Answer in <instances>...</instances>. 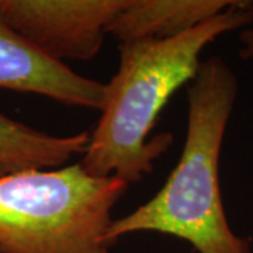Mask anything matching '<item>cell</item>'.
<instances>
[{
  "mask_svg": "<svg viewBox=\"0 0 253 253\" xmlns=\"http://www.w3.org/2000/svg\"><path fill=\"white\" fill-rule=\"evenodd\" d=\"M253 24V1L235 0L186 34L162 41L120 44L116 75L106 83L100 118L79 165L96 177L128 186L154 172L155 161L173 144L170 132L151 136L168 101L194 79L204 48L226 33Z\"/></svg>",
  "mask_w": 253,
  "mask_h": 253,
  "instance_id": "1",
  "label": "cell"
},
{
  "mask_svg": "<svg viewBox=\"0 0 253 253\" xmlns=\"http://www.w3.org/2000/svg\"><path fill=\"white\" fill-rule=\"evenodd\" d=\"M238 78L219 56L201 61L187 84V129L180 159L163 187L126 217L113 219L106 241L156 232L179 238L197 253H252L251 239L228 222L219 158L238 97Z\"/></svg>",
  "mask_w": 253,
  "mask_h": 253,
  "instance_id": "2",
  "label": "cell"
},
{
  "mask_svg": "<svg viewBox=\"0 0 253 253\" xmlns=\"http://www.w3.org/2000/svg\"><path fill=\"white\" fill-rule=\"evenodd\" d=\"M128 187L79 162L0 177V253H109L113 210Z\"/></svg>",
  "mask_w": 253,
  "mask_h": 253,
  "instance_id": "3",
  "label": "cell"
},
{
  "mask_svg": "<svg viewBox=\"0 0 253 253\" xmlns=\"http://www.w3.org/2000/svg\"><path fill=\"white\" fill-rule=\"evenodd\" d=\"M128 0H0L10 27L56 62L90 61Z\"/></svg>",
  "mask_w": 253,
  "mask_h": 253,
  "instance_id": "4",
  "label": "cell"
},
{
  "mask_svg": "<svg viewBox=\"0 0 253 253\" xmlns=\"http://www.w3.org/2000/svg\"><path fill=\"white\" fill-rule=\"evenodd\" d=\"M0 90L42 96L68 107L101 110L106 83L41 54L0 14Z\"/></svg>",
  "mask_w": 253,
  "mask_h": 253,
  "instance_id": "5",
  "label": "cell"
},
{
  "mask_svg": "<svg viewBox=\"0 0 253 253\" xmlns=\"http://www.w3.org/2000/svg\"><path fill=\"white\" fill-rule=\"evenodd\" d=\"M235 0H128L107 34L123 42L170 40L215 17Z\"/></svg>",
  "mask_w": 253,
  "mask_h": 253,
  "instance_id": "6",
  "label": "cell"
},
{
  "mask_svg": "<svg viewBox=\"0 0 253 253\" xmlns=\"http://www.w3.org/2000/svg\"><path fill=\"white\" fill-rule=\"evenodd\" d=\"M90 132L54 135L0 113V177L26 170L63 168L83 155Z\"/></svg>",
  "mask_w": 253,
  "mask_h": 253,
  "instance_id": "7",
  "label": "cell"
},
{
  "mask_svg": "<svg viewBox=\"0 0 253 253\" xmlns=\"http://www.w3.org/2000/svg\"><path fill=\"white\" fill-rule=\"evenodd\" d=\"M239 56L244 61L253 62V24L241 30L239 33Z\"/></svg>",
  "mask_w": 253,
  "mask_h": 253,
  "instance_id": "8",
  "label": "cell"
}]
</instances>
